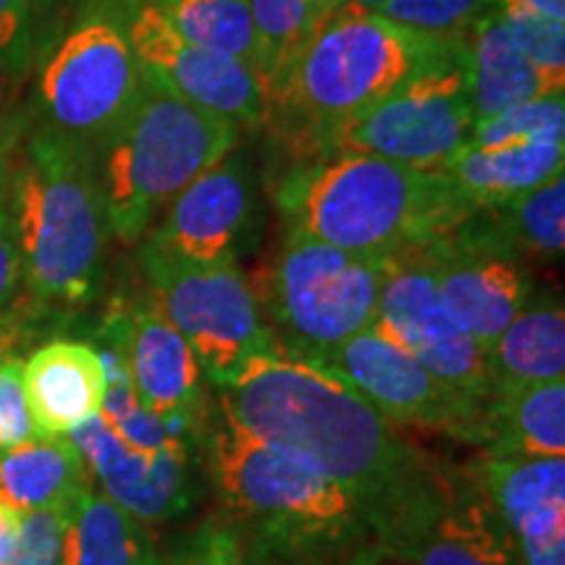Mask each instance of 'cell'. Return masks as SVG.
Wrapping results in <instances>:
<instances>
[{
    "instance_id": "obj_19",
    "label": "cell",
    "mask_w": 565,
    "mask_h": 565,
    "mask_svg": "<svg viewBox=\"0 0 565 565\" xmlns=\"http://www.w3.org/2000/svg\"><path fill=\"white\" fill-rule=\"evenodd\" d=\"M160 228L145 242L183 263L215 265L236 259L254 212V181L238 147L189 183L168 204Z\"/></svg>"
},
{
    "instance_id": "obj_35",
    "label": "cell",
    "mask_w": 565,
    "mask_h": 565,
    "mask_svg": "<svg viewBox=\"0 0 565 565\" xmlns=\"http://www.w3.org/2000/svg\"><path fill=\"white\" fill-rule=\"evenodd\" d=\"M40 0H0V61L19 63L30 47Z\"/></svg>"
},
{
    "instance_id": "obj_31",
    "label": "cell",
    "mask_w": 565,
    "mask_h": 565,
    "mask_svg": "<svg viewBox=\"0 0 565 565\" xmlns=\"http://www.w3.org/2000/svg\"><path fill=\"white\" fill-rule=\"evenodd\" d=\"M487 9V0H387L380 17L408 30L458 38Z\"/></svg>"
},
{
    "instance_id": "obj_4",
    "label": "cell",
    "mask_w": 565,
    "mask_h": 565,
    "mask_svg": "<svg viewBox=\"0 0 565 565\" xmlns=\"http://www.w3.org/2000/svg\"><path fill=\"white\" fill-rule=\"evenodd\" d=\"M9 210L32 299L87 303L100 286L110 233L97 147L42 126L13 173Z\"/></svg>"
},
{
    "instance_id": "obj_17",
    "label": "cell",
    "mask_w": 565,
    "mask_h": 565,
    "mask_svg": "<svg viewBox=\"0 0 565 565\" xmlns=\"http://www.w3.org/2000/svg\"><path fill=\"white\" fill-rule=\"evenodd\" d=\"M105 349L121 356L129 383L141 401L162 419L200 427L204 416V374L192 345L166 317L145 307L118 309L103 330Z\"/></svg>"
},
{
    "instance_id": "obj_28",
    "label": "cell",
    "mask_w": 565,
    "mask_h": 565,
    "mask_svg": "<svg viewBox=\"0 0 565 565\" xmlns=\"http://www.w3.org/2000/svg\"><path fill=\"white\" fill-rule=\"evenodd\" d=\"M500 228L521 254L534 259L563 257L565 249V179L563 173L490 207Z\"/></svg>"
},
{
    "instance_id": "obj_26",
    "label": "cell",
    "mask_w": 565,
    "mask_h": 565,
    "mask_svg": "<svg viewBox=\"0 0 565 565\" xmlns=\"http://www.w3.org/2000/svg\"><path fill=\"white\" fill-rule=\"evenodd\" d=\"M61 565H160V555L141 521L89 490L66 524Z\"/></svg>"
},
{
    "instance_id": "obj_5",
    "label": "cell",
    "mask_w": 565,
    "mask_h": 565,
    "mask_svg": "<svg viewBox=\"0 0 565 565\" xmlns=\"http://www.w3.org/2000/svg\"><path fill=\"white\" fill-rule=\"evenodd\" d=\"M238 131L141 74L137 100L97 150L110 233L126 244L145 238L175 194L236 150Z\"/></svg>"
},
{
    "instance_id": "obj_3",
    "label": "cell",
    "mask_w": 565,
    "mask_h": 565,
    "mask_svg": "<svg viewBox=\"0 0 565 565\" xmlns=\"http://www.w3.org/2000/svg\"><path fill=\"white\" fill-rule=\"evenodd\" d=\"M196 443L217 498L270 553L324 557L370 540L343 487L299 450L246 433L221 401L204 412Z\"/></svg>"
},
{
    "instance_id": "obj_20",
    "label": "cell",
    "mask_w": 565,
    "mask_h": 565,
    "mask_svg": "<svg viewBox=\"0 0 565 565\" xmlns=\"http://www.w3.org/2000/svg\"><path fill=\"white\" fill-rule=\"evenodd\" d=\"M475 475L526 565H565V458L482 456Z\"/></svg>"
},
{
    "instance_id": "obj_34",
    "label": "cell",
    "mask_w": 565,
    "mask_h": 565,
    "mask_svg": "<svg viewBox=\"0 0 565 565\" xmlns=\"http://www.w3.org/2000/svg\"><path fill=\"white\" fill-rule=\"evenodd\" d=\"M21 366L24 362L17 356L0 359V454L40 437L26 406Z\"/></svg>"
},
{
    "instance_id": "obj_7",
    "label": "cell",
    "mask_w": 565,
    "mask_h": 565,
    "mask_svg": "<svg viewBox=\"0 0 565 565\" xmlns=\"http://www.w3.org/2000/svg\"><path fill=\"white\" fill-rule=\"evenodd\" d=\"M139 259L150 294L147 303L186 338L202 374L215 387L228 385L252 356L278 349L236 259L194 265L147 242Z\"/></svg>"
},
{
    "instance_id": "obj_24",
    "label": "cell",
    "mask_w": 565,
    "mask_h": 565,
    "mask_svg": "<svg viewBox=\"0 0 565 565\" xmlns=\"http://www.w3.org/2000/svg\"><path fill=\"white\" fill-rule=\"evenodd\" d=\"M89 469L71 437H34L0 454V500L19 513L76 511L87 494Z\"/></svg>"
},
{
    "instance_id": "obj_1",
    "label": "cell",
    "mask_w": 565,
    "mask_h": 565,
    "mask_svg": "<svg viewBox=\"0 0 565 565\" xmlns=\"http://www.w3.org/2000/svg\"><path fill=\"white\" fill-rule=\"evenodd\" d=\"M246 433L288 445L351 494L377 553L433 484L437 461L406 443L341 372L288 349L257 353L221 387Z\"/></svg>"
},
{
    "instance_id": "obj_36",
    "label": "cell",
    "mask_w": 565,
    "mask_h": 565,
    "mask_svg": "<svg viewBox=\"0 0 565 565\" xmlns=\"http://www.w3.org/2000/svg\"><path fill=\"white\" fill-rule=\"evenodd\" d=\"M21 280V254L11 210H0V309L9 307Z\"/></svg>"
},
{
    "instance_id": "obj_38",
    "label": "cell",
    "mask_w": 565,
    "mask_h": 565,
    "mask_svg": "<svg viewBox=\"0 0 565 565\" xmlns=\"http://www.w3.org/2000/svg\"><path fill=\"white\" fill-rule=\"evenodd\" d=\"M21 515L24 513H19L17 508H11L9 503H3V500H0V565H9V561H11Z\"/></svg>"
},
{
    "instance_id": "obj_40",
    "label": "cell",
    "mask_w": 565,
    "mask_h": 565,
    "mask_svg": "<svg viewBox=\"0 0 565 565\" xmlns=\"http://www.w3.org/2000/svg\"><path fill=\"white\" fill-rule=\"evenodd\" d=\"M9 207V183H6V162L0 154V210Z\"/></svg>"
},
{
    "instance_id": "obj_30",
    "label": "cell",
    "mask_w": 565,
    "mask_h": 565,
    "mask_svg": "<svg viewBox=\"0 0 565 565\" xmlns=\"http://www.w3.org/2000/svg\"><path fill=\"white\" fill-rule=\"evenodd\" d=\"M505 30L529 63L540 71L547 89L563 95L565 89V21L532 17V13H503Z\"/></svg>"
},
{
    "instance_id": "obj_15",
    "label": "cell",
    "mask_w": 565,
    "mask_h": 565,
    "mask_svg": "<svg viewBox=\"0 0 565 565\" xmlns=\"http://www.w3.org/2000/svg\"><path fill=\"white\" fill-rule=\"evenodd\" d=\"M380 555L401 565H526L475 469L443 461L422 503Z\"/></svg>"
},
{
    "instance_id": "obj_41",
    "label": "cell",
    "mask_w": 565,
    "mask_h": 565,
    "mask_svg": "<svg viewBox=\"0 0 565 565\" xmlns=\"http://www.w3.org/2000/svg\"><path fill=\"white\" fill-rule=\"evenodd\" d=\"M353 565H393L391 561H387V557L385 555H380L377 553V550H374V553H364L362 557H359V561L356 563H353Z\"/></svg>"
},
{
    "instance_id": "obj_6",
    "label": "cell",
    "mask_w": 565,
    "mask_h": 565,
    "mask_svg": "<svg viewBox=\"0 0 565 565\" xmlns=\"http://www.w3.org/2000/svg\"><path fill=\"white\" fill-rule=\"evenodd\" d=\"M456 40L408 30L380 13L338 9L303 45L270 118L288 113L315 141H324L448 53Z\"/></svg>"
},
{
    "instance_id": "obj_33",
    "label": "cell",
    "mask_w": 565,
    "mask_h": 565,
    "mask_svg": "<svg viewBox=\"0 0 565 565\" xmlns=\"http://www.w3.org/2000/svg\"><path fill=\"white\" fill-rule=\"evenodd\" d=\"M160 565H242V536L236 526L207 519Z\"/></svg>"
},
{
    "instance_id": "obj_25",
    "label": "cell",
    "mask_w": 565,
    "mask_h": 565,
    "mask_svg": "<svg viewBox=\"0 0 565 565\" xmlns=\"http://www.w3.org/2000/svg\"><path fill=\"white\" fill-rule=\"evenodd\" d=\"M484 456L565 458V380L492 393Z\"/></svg>"
},
{
    "instance_id": "obj_27",
    "label": "cell",
    "mask_w": 565,
    "mask_h": 565,
    "mask_svg": "<svg viewBox=\"0 0 565 565\" xmlns=\"http://www.w3.org/2000/svg\"><path fill=\"white\" fill-rule=\"evenodd\" d=\"M183 40L242 61L259 76V42L246 0H152Z\"/></svg>"
},
{
    "instance_id": "obj_14",
    "label": "cell",
    "mask_w": 565,
    "mask_h": 565,
    "mask_svg": "<svg viewBox=\"0 0 565 565\" xmlns=\"http://www.w3.org/2000/svg\"><path fill=\"white\" fill-rule=\"evenodd\" d=\"M121 19L141 74L238 129L270 121L263 82L242 61L183 40L152 0H129Z\"/></svg>"
},
{
    "instance_id": "obj_32",
    "label": "cell",
    "mask_w": 565,
    "mask_h": 565,
    "mask_svg": "<svg viewBox=\"0 0 565 565\" xmlns=\"http://www.w3.org/2000/svg\"><path fill=\"white\" fill-rule=\"evenodd\" d=\"M66 524L68 515L58 511H30L21 515L9 565H61Z\"/></svg>"
},
{
    "instance_id": "obj_13",
    "label": "cell",
    "mask_w": 565,
    "mask_h": 565,
    "mask_svg": "<svg viewBox=\"0 0 565 565\" xmlns=\"http://www.w3.org/2000/svg\"><path fill=\"white\" fill-rule=\"evenodd\" d=\"M324 364L341 372L391 424L437 429L463 443H487V404L440 383L412 353L366 328L330 353Z\"/></svg>"
},
{
    "instance_id": "obj_16",
    "label": "cell",
    "mask_w": 565,
    "mask_h": 565,
    "mask_svg": "<svg viewBox=\"0 0 565 565\" xmlns=\"http://www.w3.org/2000/svg\"><path fill=\"white\" fill-rule=\"evenodd\" d=\"M372 330L412 353L440 383L490 401L482 345L443 307L433 267L419 249L391 257Z\"/></svg>"
},
{
    "instance_id": "obj_11",
    "label": "cell",
    "mask_w": 565,
    "mask_h": 565,
    "mask_svg": "<svg viewBox=\"0 0 565 565\" xmlns=\"http://www.w3.org/2000/svg\"><path fill=\"white\" fill-rule=\"evenodd\" d=\"M419 252L433 267L443 307L482 351L490 349L534 294L521 252L490 210H477L454 233Z\"/></svg>"
},
{
    "instance_id": "obj_39",
    "label": "cell",
    "mask_w": 565,
    "mask_h": 565,
    "mask_svg": "<svg viewBox=\"0 0 565 565\" xmlns=\"http://www.w3.org/2000/svg\"><path fill=\"white\" fill-rule=\"evenodd\" d=\"M307 6H309V13H312L315 32H317L324 24V21L333 17L338 9H341L343 0H307Z\"/></svg>"
},
{
    "instance_id": "obj_29",
    "label": "cell",
    "mask_w": 565,
    "mask_h": 565,
    "mask_svg": "<svg viewBox=\"0 0 565 565\" xmlns=\"http://www.w3.org/2000/svg\"><path fill=\"white\" fill-rule=\"evenodd\" d=\"M259 42V82L270 110L296 58L315 34L307 0H246Z\"/></svg>"
},
{
    "instance_id": "obj_42",
    "label": "cell",
    "mask_w": 565,
    "mask_h": 565,
    "mask_svg": "<svg viewBox=\"0 0 565 565\" xmlns=\"http://www.w3.org/2000/svg\"><path fill=\"white\" fill-rule=\"evenodd\" d=\"M3 210H6V207H3Z\"/></svg>"
},
{
    "instance_id": "obj_18",
    "label": "cell",
    "mask_w": 565,
    "mask_h": 565,
    "mask_svg": "<svg viewBox=\"0 0 565 565\" xmlns=\"http://www.w3.org/2000/svg\"><path fill=\"white\" fill-rule=\"evenodd\" d=\"M68 437L87 461L89 475L100 482L105 498L145 526L171 521L192 505V448L186 445L145 454L126 445L100 414L71 429Z\"/></svg>"
},
{
    "instance_id": "obj_9",
    "label": "cell",
    "mask_w": 565,
    "mask_h": 565,
    "mask_svg": "<svg viewBox=\"0 0 565 565\" xmlns=\"http://www.w3.org/2000/svg\"><path fill=\"white\" fill-rule=\"evenodd\" d=\"M475 129L461 34L448 53L416 71L353 121L322 141L330 152H364L419 171L443 173Z\"/></svg>"
},
{
    "instance_id": "obj_37",
    "label": "cell",
    "mask_w": 565,
    "mask_h": 565,
    "mask_svg": "<svg viewBox=\"0 0 565 565\" xmlns=\"http://www.w3.org/2000/svg\"><path fill=\"white\" fill-rule=\"evenodd\" d=\"M487 9L565 21V0H487Z\"/></svg>"
},
{
    "instance_id": "obj_8",
    "label": "cell",
    "mask_w": 565,
    "mask_h": 565,
    "mask_svg": "<svg viewBox=\"0 0 565 565\" xmlns=\"http://www.w3.org/2000/svg\"><path fill=\"white\" fill-rule=\"evenodd\" d=\"M387 265L391 257H362L288 233L267 296L282 349L324 362L338 345L372 328Z\"/></svg>"
},
{
    "instance_id": "obj_22",
    "label": "cell",
    "mask_w": 565,
    "mask_h": 565,
    "mask_svg": "<svg viewBox=\"0 0 565 565\" xmlns=\"http://www.w3.org/2000/svg\"><path fill=\"white\" fill-rule=\"evenodd\" d=\"M466 92L475 121L492 118L540 97L553 95L494 9H484L461 32Z\"/></svg>"
},
{
    "instance_id": "obj_21",
    "label": "cell",
    "mask_w": 565,
    "mask_h": 565,
    "mask_svg": "<svg viewBox=\"0 0 565 565\" xmlns=\"http://www.w3.org/2000/svg\"><path fill=\"white\" fill-rule=\"evenodd\" d=\"M26 406L40 437L68 435L100 414L105 370L100 351L89 343H45L21 366Z\"/></svg>"
},
{
    "instance_id": "obj_23",
    "label": "cell",
    "mask_w": 565,
    "mask_h": 565,
    "mask_svg": "<svg viewBox=\"0 0 565 565\" xmlns=\"http://www.w3.org/2000/svg\"><path fill=\"white\" fill-rule=\"evenodd\" d=\"M484 366L492 393L565 380V309L561 296H529L524 309L484 351Z\"/></svg>"
},
{
    "instance_id": "obj_2",
    "label": "cell",
    "mask_w": 565,
    "mask_h": 565,
    "mask_svg": "<svg viewBox=\"0 0 565 565\" xmlns=\"http://www.w3.org/2000/svg\"><path fill=\"white\" fill-rule=\"evenodd\" d=\"M278 210L291 236L362 257H398L454 233L479 207L445 173L330 152L280 183Z\"/></svg>"
},
{
    "instance_id": "obj_10",
    "label": "cell",
    "mask_w": 565,
    "mask_h": 565,
    "mask_svg": "<svg viewBox=\"0 0 565 565\" xmlns=\"http://www.w3.org/2000/svg\"><path fill=\"white\" fill-rule=\"evenodd\" d=\"M141 87L121 11H89L58 40L40 71L47 126L97 145L129 113Z\"/></svg>"
},
{
    "instance_id": "obj_12",
    "label": "cell",
    "mask_w": 565,
    "mask_h": 565,
    "mask_svg": "<svg viewBox=\"0 0 565 565\" xmlns=\"http://www.w3.org/2000/svg\"><path fill=\"white\" fill-rule=\"evenodd\" d=\"M565 97L547 95L475 121L443 173L479 210L498 207L563 173Z\"/></svg>"
}]
</instances>
